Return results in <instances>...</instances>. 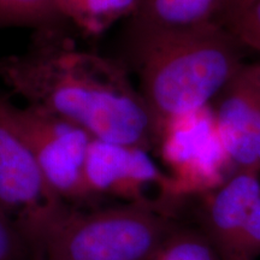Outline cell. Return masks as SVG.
<instances>
[{
  "mask_svg": "<svg viewBox=\"0 0 260 260\" xmlns=\"http://www.w3.org/2000/svg\"><path fill=\"white\" fill-rule=\"evenodd\" d=\"M25 53L0 58V79L28 105L59 116L93 139L147 148L157 126L119 65L73 44L57 27L39 29Z\"/></svg>",
  "mask_w": 260,
  "mask_h": 260,
  "instance_id": "obj_1",
  "label": "cell"
},
{
  "mask_svg": "<svg viewBox=\"0 0 260 260\" xmlns=\"http://www.w3.org/2000/svg\"><path fill=\"white\" fill-rule=\"evenodd\" d=\"M133 53L141 96L158 130L207 107L242 69L237 42L213 22L180 30L134 29Z\"/></svg>",
  "mask_w": 260,
  "mask_h": 260,
  "instance_id": "obj_2",
  "label": "cell"
},
{
  "mask_svg": "<svg viewBox=\"0 0 260 260\" xmlns=\"http://www.w3.org/2000/svg\"><path fill=\"white\" fill-rule=\"evenodd\" d=\"M170 236L152 203L81 213L67 211L38 251L40 260H153Z\"/></svg>",
  "mask_w": 260,
  "mask_h": 260,
  "instance_id": "obj_3",
  "label": "cell"
},
{
  "mask_svg": "<svg viewBox=\"0 0 260 260\" xmlns=\"http://www.w3.org/2000/svg\"><path fill=\"white\" fill-rule=\"evenodd\" d=\"M67 210L42 176L15 106L0 96V211L39 248Z\"/></svg>",
  "mask_w": 260,
  "mask_h": 260,
  "instance_id": "obj_4",
  "label": "cell"
},
{
  "mask_svg": "<svg viewBox=\"0 0 260 260\" xmlns=\"http://www.w3.org/2000/svg\"><path fill=\"white\" fill-rule=\"evenodd\" d=\"M15 115L50 189L63 201L88 197L84 164L92 136L38 106H15Z\"/></svg>",
  "mask_w": 260,
  "mask_h": 260,
  "instance_id": "obj_5",
  "label": "cell"
},
{
  "mask_svg": "<svg viewBox=\"0 0 260 260\" xmlns=\"http://www.w3.org/2000/svg\"><path fill=\"white\" fill-rule=\"evenodd\" d=\"M162 159L170 167L172 195L217 188L229 161L207 107L164 123L158 130Z\"/></svg>",
  "mask_w": 260,
  "mask_h": 260,
  "instance_id": "obj_6",
  "label": "cell"
},
{
  "mask_svg": "<svg viewBox=\"0 0 260 260\" xmlns=\"http://www.w3.org/2000/svg\"><path fill=\"white\" fill-rule=\"evenodd\" d=\"M84 182L88 197L109 194L132 203H149L145 194L154 186L162 193L172 195L170 177L162 174L147 148L95 139L87 153Z\"/></svg>",
  "mask_w": 260,
  "mask_h": 260,
  "instance_id": "obj_7",
  "label": "cell"
},
{
  "mask_svg": "<svg viewBox=\"0 0 260 260\" xmlns=\"http://www.w3.org/2000/svg\"><path fill=\"white\" fill-rule=\"evenodd\" d=\"M222 93L214 122L224 152L240 170L260 171V88L248 68Z\"/></svg>",
  "mask_w": 260,
  "mask_h": 260,
  "instance_id": "obj_8",
  "label": "cell"
},
{
  "mask_svg": "<svg viewBox=\"0 0 260 260\" xmlns=\"http://www.w3.org/2000/svg\"><path fill=\"white\" fill-rule=\"evenodd\" d=\"M260 198V171L240 170L223 182L211 197L207 220L223 260L236 252L240 233Z\"/></svg>",
  "mask_w": 260,
  "mask_h": 260,
  "instance_id": "obj_9",
  "label": "cell"
},
{
  "mask_svg": "<svg viewBox=\"0 0 260 260\" xmlns=\"http://www.w3.org/2000/svg\"><path fill=\"white\" fill-rule=\"evenodd\" d=\"M229 0H140L132 28L180 30L218 21Z\"/></svg>",
  "mask_w": 260,
  "mask_h": 260,
  "instance_id": "obj_10",
  "label": "cell"
},
{
  "mask_svg": "<svg viewBox=\"0 0 260 260\" xmlns=\"http://www.w3.org/2000/svg\"><path fill=\"white\" fill-rule=\"evenodd\" d=\"M140 0H53L57 21L69 22L87 35H100L119 19L133 16Z\"/></svg>",
  "mask_w": 260,
  "mask_h": 260,
  "instance_id": "obj_11",
  "label": "cell"
},
{
  "mask_svg": "<svg viewBox=\"0 0 260 260\" xmlns=\"http://www.w3.org/2000/svg\"><path fill=\"white\" fill-rule=\"evenodd\" d=\"M217 22L237 44L260 53V0H229Z\"/></svg>",
  "mask_w": 260,
  "mask_h": 260,
  "instance_id": "obj_12",
  "label": "cell"
},
{
  "mask_svg": "<svg viewBox=\"0 0 260 260\" xmlns=\"http://www.w3.org/2000/svg\"><path fill=\"white\" fill-rule=\"evenodd\" d=\"M58 24L53 0H0V28L32 25L44 29Z\"/></svg>",
  "mask_w": 260,
  "mask_h": 260,
  "instance_id": "obj_13",
  "label": "cell"
},
{
  "mask_svg": "<svg viewBox=\"0 0 260 260\" xmlns=\"http://www.w3.org/2000/svg\"><path fill=\"white\" fill-rule=\"evenodd\" d=\"M153 260H223L210 243L195 234L169 236Z\"/></svg>",
  "mask_w": 260,
  "mask_h": 260,
  "instance_id": "obj_14",
  "label": "cell"
},
{
  "mask_svg": "<svg viewBox=\"0 0 260 260\" xmlns=\"http://www.w3.org/2000/svg\"><path fill=\"white\" fill-rule=\"evenodd\" d=\"M31 248L19 228L0 211V260H27Z\"/></svg>",
  "mask_w": 260,
  "mask_h": 260,
  "instance_id": "obj_15",
  "label": "cell"
},
{
  "mask_svg": "<svg viewBox=\"0 0 260 260\" xmlns=\"http://www.w3.org/2000/svg\"><path fill=\"white\" fill-rule=\"evenodd\" d=\"M258 255H260V198L255 201L251 213L243 224L235 254L226 260H254Z\"/></svg>",
  "mask_w": 260,
  "mask_h": 260,
  "instance_id": "obj_16",
  "label": "cell"
},
{
  "mask_svg": "<svg viewBox=\"0 0 260 260\" xmlns=\"http://www.w3.org/2000/svg\"><path fill=\"white\" fill-rule=\"evenodd\" d=\"M247 68H248L249 73H251L252 76L254 77L255 82L260 88V65H252V67H247Z\"/></svg>",
  "mask_w": 260,
  "mask_h": 260,
  "instance_id": "obj_17",
  "label": "cell"
},
{
  "mask_svg": "<svg viewBox=\"0 0 260 260\" xmlns=\"http://www.w3.org/2000/svg\"><path fill=\"white\" fill-rule=\"evenodd\" d=\"M233 260H246V259H233Z\"/></svg>",
  "mask_w": 260,
  "mask_h": 260,
  "instance_id": "obj_18",
  "label": "cell"
}]
</instances>
